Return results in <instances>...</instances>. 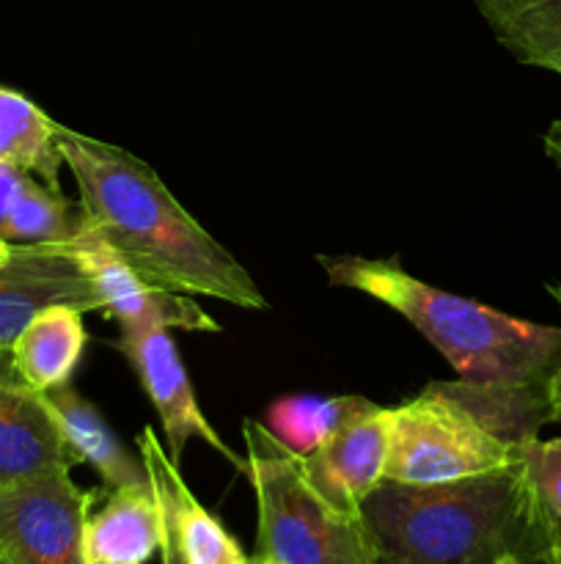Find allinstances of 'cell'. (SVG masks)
Here are the masks:
<instances>
[{"mask_svg": "<svg viewBox=\"0 0 561 564\" xmlns=\"http://www.w3.org/2000/svg\"><path fill=\"white\" fill-rule=\"evenodd\" d=\"M58 149L75 176L86 226L143 281L253 312L267 308L251 273L176 202L152 165L64 124Z\"/></svg>", "mask_w": 561, "mask_h": 564, "instance_id": "cell-1", "label": "cell"}, {"mask_svg": "<svg viewBox=\"0 0 561 564\" xmlns=\"http://www.w3.org/2000/svg\"><path fill=\"white\" fill-rule=\"evenodd\" d=\"M361 518L380 564H512L550 545L556 521L517 457L460 482H383Z\"/></svg>", "mask_w": 561, "mask_h": 564, "instance_id": "cell-2", "label": "cell"}, {"mask_svg": "<svg viewBox=\"0 0 561 564\" xmlns=\"http://www.w3.org/2000/svg\"><path fill=\"white\" fill-rule=\"evenodd\" d=\"M317 259L333 286L363 292L402 314L465 383L550 397V383L561 367V328L556 325L509 317L429 286L396 259Z\"/></svg>", "mask_w": 561, "mask_h": 564, "instance_id": "cell-3", "label": "cell"}, {"mask_svg": "<svg viewBox=\"0 0 561 564\" xmlns=\"http://www.w3.org/2000/svg\"><path fill=\"white\" fill-rule=\"evenodd\" d=\"M245 463L256 494V556L270 564H380L361 512H346L319 494L300 455L267 424L242 422Z\"/></svg>", "mask_w": 561, "mask_h": 564, "instance_id": "cell-4", "label": "cell"}, {"mask_svg": "<svg viewBox=\"0 0 561 564\" xmlns=\"http://www.w3.org/2000/svg\"><path fill=\"white\" fill-rule=\"evenodd\" d=\"M509 441L473 416L443 383H429L416 400L391 408L385 482L446 485L515 463Z\"/></svg>", "mask_w": 561, "mask_h": 564, "instance_id": "cell-5", "label": "cell"}, {"mask_svg": "<svg viewBox=\"0 0 561 564\" xmlns=\"http://www.w3.org/2000/svg\"><path fill=\"white\" fill-rule=\"evenodd\" d=\"M94 499L69 471L0 490V564H88L82 532Z\"/></svg>", "mask_w": 561, "mask_h": 564, "instance_id": "cell-6", "label": "cell"}, {"mask_svg": "<svg viewBox=\"0 0 561 564\" xmlns=\"http://www.w3.org/2000/svg\"><path fill=\"white\" fill-rule=\"evenodd\" d=\"M116 347L132 364L143 391L152 400L154 411H157L160 422H163L168 455L176 466H179L182 455H185L187 441L198 438L207 446H212L215 452H220L237 471L248 474V463L231 452V446L220 438L218 430L204 416L168 328H163V325H143V328L121 330Z\"/></svg>", "mask_w": 561, "mask_h": 564, "instance_id": "cell-7", "label": "cell"}, {"mask_svg": "<svg viewBox=\"0 0 561 564\" xmlns=\"http://www.w3.org/2000/svg\"><path fill=\"white\" fill-rule=\"evenodd\" d=\"M66 251L77 259L91 279L99 297V312L116 319L119 330L143 328V325H163V328L196 330V334H218V319L209 317L193 295L163 290L143 281L102 237L94 235L88 226L69 242Z\"/></svg>", "mask_w": 561, "mask_h": 564, "instance_id": "cell-8", "label": "cell"}, {"mask_svg": "<svg viewBox=\"0 0 561 564\" xmlns=\"http://www.w3.org/2000/svg\"><path fill=\"white\" fill-rule=\"evenodd\" d=\"M75 466L47 394L20 378L11 350H0V490Z\"/></svg>", "mask_w": 561, "mask_h": 564, "instance_id": "cell-9", "label": "cell"}, {"mask_svg": "<svg viewBox=\"0 0 561 564\" xmlns=\"http://www.w3.org/2000/svg\"><path fill=\"white\" fill-rule=\"evenodd\" d=\"M99 312L86 270L64 246H14L0 264V350H9L22 328L47 306Z\"/></svg>", "mask_w": 561, "mask_h": 564, "instance_id": "cell-10", "label": "cell"}, {"mask_svg": "<svg viewBox=\"0 0 561 564\" xmlns=\"http://www.w3.org/2000/svg\"><path fill=\"white\" fill-rule=\"evenodd\" d=\"M388 444L391 408L372 402L300 460L324 499L346 512H361L366 496L385 482Z\"/></svg>", "mask_w": 561, "mask_h": 564, "instance_id": "cell-11", "label": "cell"}, {"mask_svg": "<svg viewBox=\"0 0 561 564\" xmlns=\"http://www.w3.org/2000/svg\"><path fill=\"white\" fill-rule=\"evenodd\" d=\"M138 452L146 466L148 482L157 490L165 529L174 538L182 560L187 564H251L223 523L193 496L179 477V466L170 460L152 427H143L138 435Z\"/></svg>", "mask_w": 561, "mask_h": 564, "instance_id": "cell-12", "label": "cell"}, {"mask_svg": "<svg viewBox=\"0 0 561 564\" xmlns=\"http://www.w3.org/2000/svg\"><path fill=\"white\" fill-rule=\"evenodd\" d=\"M165 518L148 485L110 490L105 507L88 512L82 549L88 564H148L163 549Z\"/></svg>", "mask_w": 561, "mask_h": 564, "instance_id": "cell-13", "label": "cell"}, {"mask_svg": "<svg viewBox=\"0 0 561 564\" xmlns=\"http://www.w3.org/2000/svg\"><path fill=\"white\" fill-rule=\"evenodd\" d=\"M53 405L55 419L66 435V444L75 452L77 463H88L94 471L102 477L105 488H135V485H148L146 466L141 455H132L119 435L113 433L99 408L88 402L86 397L77 394L69 383L58 386L53 391H44Z\"/></svg>", "mask_w": 561, "mask_h": 564, "instance_id": "cell-14", "label": "cell"}, {"mask_svg": "<svg viewBox=\"0 0 561 564\" xmlns=\"http://www.w3.org/2000/svg\"><path fill=\"white\" fill-rule=\"evenodd\" d=\"M88 345L82 312L75 306H47L11 341V361L20 378L36 391L69 383Z\"/></svg>", "mask_w": 561, "mask_h": 564, "instance_id": "cell-15", "label": "cell"}, {"mask_svg": "<svg viewBox=\"0 0 561 564\" xmlns=\"http://www.w3.org/2000/svg\"><path fill=\"white\" fill-rule=\"evenodd\" d=\"M0 163L38 176L50 191L61 193L58 124L36 102L14 88L0 86Z\"/></svg>", "mask_w": 561, "mask_h": 564, "instance_id": "cell-16", "label": "cell"}, {"mask_svg": "<svg viewBox=\"0 0 561 564\" xmlns=\"http://www.w3.org/2000/svg\"><path fill=\"white\" fill-rule=\"evenodd\" d=\"M520 64L561 75V0H473Z\"/></svg>", "mask_w": 561, "mask_h": 564, "instance_id": "cell-17", "label": "cell"}, {"mask_svg": "<svg viewBox=\"0 0 561 564\" xmlns=\"http://www.w3.org/2000/svg\"><path fill=\"white\" fill-rule=\"evenodd\" d=\"M369 405L366 397H286L270 405L267 427L280 444L306 457Z\"/></svg>", "mask_w": 561, "mask_h": 564, "instance_id": "cell-18", "label": "cell"}, {"mask_svg": "<svg viewBox=\"0 0 561 564\" xmlns=\"http://www.w3.org/2000/svg\"><path fill=\"white\" fill-rule=\"evenodd\" d=\"M86 226L80 204L64 193L50 191L44 182L31 180L11 213L0 220V237L11 246H64Z\"/></svg>", "mask_w": 561, "mask_h": 564, "instance_id": "cell-19", "label": "cell"}, {"mask_svg": "<svg viewBox=\"0 0 561 564\" xmlns=\"http://www.w3.org/2000/svg\"><path fill=\"white\" fill-rule=\"evenodd\" d=\"M515 455L544 510L561 518V438L522 441Z\"/></svg>", "mask_w": 561, "mask_h": 564, "instance_id": "cell-20", "label": "cell"}, {"mask_svg": "<svg viewBox=\"0 0 561 564\" xmlns=\"http://www.w3.org/2000/svg\"><path fill=\"white\" fill-rule=\"evenodd\" d=\"M31 180L33 176L28 174V171L0 163V220L11 213V207H14L16 198L22 196V191L31 185Z\"/></svg>", "mask_w": 561, "mask_h": 564, "instance_id": "cell-21", "label": "cell"}, {"mask_svg": "<svg viewBox=\"0 0 561 564\" xmlns=\"http://www.w3.org/2000/svg\"><path fill=\"white\" fill-rule=\"evenodd\" d=\"M542 143H544V152H548V158L561 169V121H553V124L548 127Z\"/></svg>", "mask_w": 561, "mask_h": 564, "instance_id": "cell-22", "label": "cell"}, {"mask_svg": "<svg viewBox=\"0 0 561 564\" xmlns=\"http://www.w3.org/2000/svg\"><path fill=\"white\" fill-rule=\"evenodd\" d=\"M160 560H163V564H187L185 560H182L179 549H176V543H174V538H170L168 529H165L163 549H160Z\"/></svg>", "mask_w": 561, "mask_h": 564, "instance_id": "cell-23", "label": "cell"}, {"mask_svg": "<svg viewBox=\"0 0 561 564\" xmlns=\"http://www.w3.org/2000/svg\"><path fill=\"white\" fill-rule=\"evenodd\" d=\"M550 411H553V422H561V367L550 383Z\"/></svg>", "mask_w": 561, "mask_h": 564, "instance_id": "cell-24", "label": "cell"}, {"mask_svg": "<svg viewBox=\"0 0 561 564\" xmlns=\"http://www.w3.org/2000/svg\"><path fill=\"white\" fill-rule=\"evenodd\" d=\"M512 564H556V560L553 554H550V545H544V549L531 551V554L520 556V560H515Z\"/></svg>", "mask_w": 561, "mask_h": 564, "instance_id": "cell-25", "label": "cell"}, {"mask_svg": "<svg viewBox=\"0 0 561 564\" xmlns=\"http://www.w3.org/2000/svg\"><path fill=\"white\" fill-rule=\"evenodd\" d=\"M550 554H553L556 564H561V518L553 521V532H550Z\"/></svg>", "mask_w": 561, "mask_h": 564, "instance_id": "cell-26", "label": "cell"}, {"mask_svg": "<svg viewBox=\"0 0 561 564\" xmlns=\"http://www.w3.org/2000/svg\"><path fill=\"white\" fill-rule=\"evenodd\" d=\"M11 251H14V246H11V242L6 240V237H0V264H6V262H9Z\"/></svg>", "mask_w": 561, "mask_h": 564, "instance_id": "cell-27", "label": "cell"}, {"mask_svg": "<svg viewBox=\"0 0 561 564\" xmlns=\"http://www.w3.org/2000/svg\"><path fill=\"white\" fill-rule=\"evenodd\" d=\"M548 292H550V295H553V301L561 306V284H550Z\"/></svg>", "mask_w": 561, "mask_h": 564, "instance_id": "cell-28", "label": "cell"}, {"mask_svg": "<svg viewBox=\"0 0 561 564\" xmlns=\"http://www.w3.org/2000/svg\"><path fill=\"white\" fill-rule=\"evenodd\" d=\"M251 564H270V562H262V560H251Z\"/></svg>", "mask_w": 561, "mask_h": 564, "instance_id": "cell-29", "label": "cell"}]
</instances>
